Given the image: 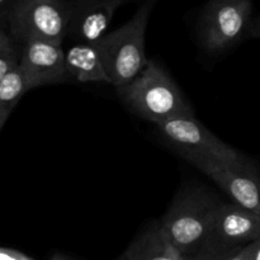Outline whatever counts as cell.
Here are the masks:
<instances>
[{
    "label": "cell",
    "instance_id": "cell-11",
    "mask_svg": "<svg viewBox=\"0 0 260 260\" xmlns=\"http://www.w3.org/2000/svg\"><path fill=\"white\" fill-rule=\"evenodd\" d=\"M65 60L71 80L111 84L101 53L94 43L74 42L65 50Z\"/></svg>",
    "mask_w": 260,
    "mask_h": 260
},
{
    "label": "cell",
    "instance_id": "cell-3",
    "mask_svg": "<svg viewBox=\"0 0 260 260\" xmlns=\"http://www.w3.org/2000/svg\"><path fill=\"white\" fill-rule=\"evenodd\" d=\"M157 0H146L131 19L107 33L95 43L114 89L134 80L146 66L145 33Z\"/></svg>",
    "mask_w": 260,
    "mask_h": 260
},
{
    "label": "cell",
    "instance_id": "cell-20",
    "mask_svg": "<svg viewBox=\"0 0 260 260\" xmlns=\"http://www.w3.org/2000/svg\"><path fill=\"white\" fill-rule=\"evenodd\" d=\"M236 249H239V248H225V249H222V250L218 251V253L216 254V255L210 260H222L223 258H226L229 254H231L234 250H236Z\"/></svg>",
    "mask_w": 260,
    "mask_h": 260
},
{
    "label": "cell",
    "instance_id": "cell-8",
    "mask_svg": "<svg viewBox=\"0 0 260 260\" xmlns=\"http://www.w3.org/2000/svg\"><path fill=\"white\" fill-rule=\"evenodd\" d=\"M19 68L28 91L71 80L66 66L65 48L48 41L35 40L23 43Z\"/></svg>",
    "mask_w": 260,
    "mask_h": 260
},
{
    "label": "cell",
    "instance_id": "cell-4",
    "mask_svg": "<svg viewBox=\"0 0 260 260\" xmlns=\"http://www.w3.org/2000/svg\"><path fill=\"white\" fill-rule=\"evenodd\" d=\"M71 12L70 0H15L7 27L20 45L35 40L62 45Z\"/></svg>",
    "mask_w": 260,
    "mask_h": 260
},
{
    "label": "cell",
    "instance_id": "cell-7",
    "mask_svg": "<svg viewBox=\"0 0 260 260\" xmlns=\"http://www.w3.org/2000/svg\"><path fill=\"white\" fill-rule=\"evenodd\" d=\"M155 126L175 151L205 155L225 164H235L244 159L238 150L218 139L194 116L174 117Z\"/></svg>",
    "mask_w": 260,
    "mask_h": 260
},
{
    "label": "cell",
    "instance_id": "cell-2",
    "mask_svg": "<svg viewBox=\"0 0 260 260\" xmlns=\"http://www.w3.org/2000/svg\"><path fill=\"white\" fill-rule=\"evenodd\" d=\"M218 203L220 200L205 188L190 187L179 192L159 221L162 238L180 255L207 246Z\"/></svg>",
    "mask_w": 260,
    "mask_h": 260
},
{
    "label": "cell",
    "instance_id": "cell-18",
    "mask_svg": "<svg viewBox=\"0 0 260 260\" xmlns=\"http://www.w3.org/2000/svg\"><path fill=\"white\" fill-rule=\"evenodd\" d=\"M14 3L15 0H0V25H7L8 17Z\"/></svg>",
    "mask_w": 260,
    "mask_h": 260
},
{
    "label": "cell",
    "instance_id": "cell-19",
    "mask_svg": "<svg viewBox=\"0 0 260 260\" xmlns=\"http://www.w3.org/2000/svg\"><path fill=\"white\" fill-rule=\"evenodd\" d=\"M246 33L251 38H260V17H256L255 19H251Z\"/></svg>",
    "mask_w": 260,
    "mask_h": 260
},
{
    "label": "cell",
    "instance_id": "cell-12",
    "mask_svg": "<svg viewBox=\"0 0 260 260\" xmlns=\"http://www.w3.org/2000/svg\"><path fill=\"white\" fill-rule=\"evenodd\" d=\"M180 256L162 238L159 222H152L129 244L119 260H179Z\"/></svg>",
    "mask_w": 260,
    "mask_h": 260
},
{
    "label": "cell",
    "instance_id": "cell-22",
    "mask_svg": "<svg viewBox=\"0 0 260 260\" xmlns=\"http://www.w3.org/2000/svg\"><path fill=\"white\" fill-rule=\"evenodd\" d=\"M254 260H260V246H259L258 251H256V254H255V258H254Z\"/></svg>",
    "mask_w": 260,
    "mask_h": 260
},
{
    "label": "cell",
    "instance_id": "cell-23",
    "mask_svg": "<svg viewBox=\"0 0 260 260\" xmlns=\"http://www.w3.org/2000/svg\"><path fill=\"white\" fill-rule=\"evenodd\" d=\"M124 2H126V3H127V2H128V0H124Z\"/></svg>",
    "mask_w": 260,
    "mask_h": 260
},
{
    "label": "cell",
    "instance_id": "cell-14",
    "mask_svg": "<svg viewBox=\"0 0 260 260\" xmlns=\"http://www.w3.org/2000/svg\"><path fill=\"white\" fill-rule=\"evenodd\" d=\"M22 47L7 25H0V80L19 66Z\"/></svg>",
    "mask_w": 260,
    "mask_h": 260
},
{
    "label": "cell",
    "instance_id": "cell-16",
    "mask_svg": "<svg viewBox=\"0 0 260 260\" xmlns=\"http://www.w3.org/2000/svg\"><path fill=\"white\" fill-rule=\"evenodd\" d=\"M225 249L223 246L216 245V244H208L207 246L202 248L201 250L196 251V253L188 254V255H182L179 260H210L212 259L218 251Z\"/></svg>",
    "mask_w": 260,
    "mask_h": 260
},
{
    "label": "cell",
    "instance_id": "cell-5",
    "mask_svg": "<svg viewBox=\"0 0 260 260\" xmlns=\"http://www.w3.org/2000/svg\"><path fill=\"white\" fill-rule=\"evenodd\" d=\"M251 0H208L198 24V41L203 50L218 55L230 50L248 32Z\"/></svg>",
    "mask_w": 260,
    "mask_h": 260
},
{
    "label": "cell",
    "instance_id": "cell-1",
    "mask_svg": "<svg viewBox=\"0 0 260 260\" xmlns=\"http://www.w3.org/2000/svg\"><path fill=\"white\" fill-rule=\"evenodd\" d=\"M116 91L132 113L154 124L174 117L194 116L192 104L174 79L151 58L134 80Z\"/></svg>",
    "mask_w": 260,
    "mask_h": 260
},
{
    "label": "cell",
    "instance_id": "cell-13",
    "mask_svg": "<svg viewBox=\"0 0 260 260\" xmlns=\"http://www.w3.org/2000/svg\"><path fill=\"white\" fill-rule=\"evenodd\" d=\"M27 91L28 89L19 66L0 80V132L19 103L20 98Z\"/></svg>",
    "mask_w": 260,
    "mask_h": 260
},
{
    "label": "cell",
    "instance_id": "cell-21",
    "mask_svg": "<svg viewBox=\"0 0 260 260\" xmlns=\"http://www.w3.org/2000/svg\"><path fill=\"white\" fill-rule=\"evenodd\" d=\"M51 260H70L69 258H66L65 255H61V254H56V255L52 256Z\"/></svg>",
    "mask_w": 260,
    "mask_h": 260
},
{
    "label": "cell",
    "instance_id": "cell-15",
    "mask_svg": "<svg viewBox=\"0 0 260 260\" xmlns=\"http://www.w3.org/2000/svg\"><path fill=\"white\" fill-rule=\"evenodd\" d=\"M260 246V239L259 240L253 241L250 244H246V245L241 246V248L236 249L233 253L229 254L226 258L222 260H254L255 258V254L258 251Z\"/></svg>",
    "mask_w": 260,
    "mask_h": 260
},
{
    "label": "cell",
    "instance_id": "cell-17",
    "mask_svg": "<svg viewBox=\"0 0 260 260\" xmlns=\"http://www.w3.org/2000/svg\"><path fill=\"white\" fill-rule=\"evenodd\" d=\"M0 260H35L29 258L25 254L20 253L18 250H13V249L2 248L0 246Z\"/></svg>",
    "mask_w": 260,
    "mask_h": 260
},
{
    "label": "cell",
    "instance_id": "cell-6",
    "mask_svg": "<svg viewBox=\"0 0 260 260\" xmlns=\"http://www.w3.org/2000/svg\"><path fill=\"white\" fill-rule=\"evenodd\" d=\"M177 152L217 184L233 202L260 216V170L249 160L244 157L235 164H225L205 155Z\"/></svg>",
    "mask_w": 260,
    "mask_h": 260
},
{
    "label": "cell",
    "instance_id": "cell-9",
    "mask_svg": "<svg viewBox=\"0 0 260 260\" xmlns=\"http://www.w3.org/2000/svg\"><path fill=\"white\" fill-rule=\"evenodd\" d=\"M260 239V216L235 202L220 201L215 212L210 244L241 248Z\"/></svg>",
    "mask_w": 260,
    "mask_h": 260
},
{
    "label": "cell",
    "instance_id": "cell-10",
    "mask_svg": "<svg viewBox=\"0 0 260 260\" xmlns=\"http://www.w3.org/2000/svg\"><path fill=\"white\" fill-rule=\"evenodd\" d=\"M69 35L75 42L98 43L108 33L114 13L124 0H73Z\"/></svg>",
    "mask_w": 260,
    "mask_h": 260
}]
</instances>
